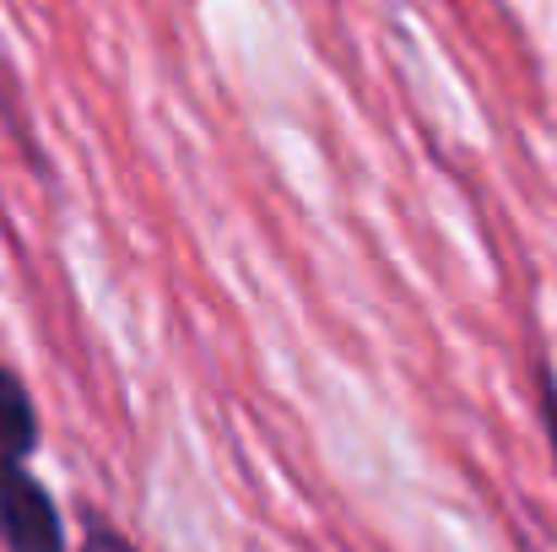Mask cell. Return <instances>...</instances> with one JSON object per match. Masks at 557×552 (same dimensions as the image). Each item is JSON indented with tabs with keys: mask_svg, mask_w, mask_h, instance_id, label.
I'll return each instance as SVG.
<instances>
[{
	"mask_svg": "<svg viewBox=\"0 0 557 552\" xmlns=\"http://www.w3.org/2000/svg\"><path fill=\"white\" fill-rule=\"evenodd\" d=\"M0 548L5 552H71L60 504L49 499V488L27 466L0 471Z\"/></svg>",
	"mask_w": 557,
	"mask_h": 552,
	"instance_id": "cell-1",
	"label": "cell"
},
{
	"mask_svg": "<svg viewBox=\"0 0 557 552\" xmlns=\"http://www.w3.org/2000/svg\"><path fill=\"white\" fill-rule=\"evenodd\" d=\"M33 450H38V406H33V390L22 384L16 368L0 364V471L27 466Z\"/></svg>",
	"mask_w": 557,
	"mask_h": 552,
	"instance_id": "cell-2",
	"label": "cell"
},
{
	"mask_svg": "<svg viewBox=\"0 0 557 552\" xmlns=\"http://www.w3.org/2000/svg\"><path fill=\"white\" fill-rule=\"evenodd\" d=\"M536 412H542L547 450H553V466H557V373H553V364L536 368Z\"/></svg>",
	"mask_w": 557,
	"mask_h": 552,
	"instance_id": "cell-3",
	"label": "cell"
},
{
	"mask_svg": "<svg viewBox=\"0 0 557 552\" xmlns=\"http://www.w3.org/2000/svg\"><path fill=\"white\" fill-rule=\"evenodd\" d=\"M82 552H141L125 531L103 526V520H87V537H82Z\"/></svg>",
	"mask_w": 557,
	"mask_h": 552,
	"instance_id": "cell-4",
	"label": "cell"
}]
</instances>
